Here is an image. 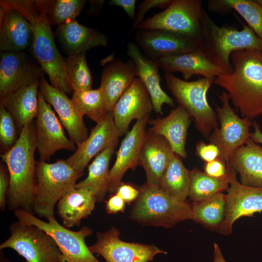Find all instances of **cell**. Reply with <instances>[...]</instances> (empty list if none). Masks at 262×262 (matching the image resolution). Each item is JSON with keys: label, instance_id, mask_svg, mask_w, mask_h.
Returning a JSON list of instances; mask_svg holds the SVG:
<instances>
[{"label": "cell", "instance_id": "19", "mask_svg": "<svg viewBox=\"0 0 262 262\" xmlns=\"http://www.w3.org/2000/svg\"><path fill=\"white\" fill-rule=\"evenodd\" d=\"M119 137L113 112H110L97 123L87 138L77 147L73 154L66 160L74 170L83 174L90 160L109 147L117 145Z\"/></svg>", "mask_w": 262, "mask_h": 262}, {"label": "cell", "instance_id": "46", "mask_svg": "<svg viewBox=\"0 0 262 262\" xmlns=\"http://www.w3.org/2000/svg\"><path fill=\"white\" fill-rule=\"evenodd\" d=\"M136 0H111L108 3L112 6H119L124 9L130 19L135 16Z\"/></svg>", "mask_w": 262, "mask_h": 262}, {"label": "cell", "instance_id": "12", "mask_svg": "<svg viewBox=\"0 0 262 262\" xmlns=\"http://www.w3.org/2000/svg\"><path fill=\"white\" fill-rule=\"evenodd\" d=\"M97 242L89 246L93 254L101 256L106 262H149L158 254H167L153 245L129 243L120 239V231L113 226L96 233Z\"/></svg>", "mask_w": 262, "mask_h": 262}, {"label": "cell", "instance_id": "1", "mask_svg": "<svg viewBox=\"0 0 262 262\" xmlns=\"http://www.w3.org/2000/svg\"><path fill=\"white\" fill-rule=\"evenodd\" d=\"M0 5L19 11L31 23L33 33L31 49L33 57L49 76L50 84L70 93L65 59L56 46L44 0H0Z\"/></svg>", "mask_w": 262, "mask_h": 262}, {"label": "cell", "instance_id": "34", "mask_svg": "<svg viewBox=\"0 0 262 262\" xmlns=\"http://www.w3.org/2000/svg\"><path fill=\"white\" fill-rule=\"evenodd\" d=\"M189 196L193 202L208 198L227 190L229 184V177L220 178L210 176L196 167L190 170Z\"/></svg>", "mask_w": 262, "mask_h": 262}, {"label": "cell", "instance_id": "36", "mask_svg": "<svg viewBox=\"0 0 262 262\" xmlns=\"http://www.w3.org/2000/svg\"><path fill=\"white\" fill-rule=\"evenodd\" d=\"M65 62L71 90L76 92L91 89L93 77L86 62L85 52L68 55Z\"/></svg>", "mask_w": 262, "mask_h": 262}, {"label": "cell", "instance_id": "42", "mask_svg": "<svg viewBox=\"0 0 262 262\" xmlns=\"http://www.w3.org/2000/svg\"><path fill=\"white\" fill-rule=\"evenodd\" d=\"M0 167V210L5 211L7 206V195L10 184L9 173L6 166Z\"/></svg>", "mask_w": 262, "mask_h": 262}, {"label": "cell", "instance_id": "26", "mask_svg": "<svg viewBox=\"0 0 262 262\" xmlns=\"http://www.w3.org/2000/svg\"><path fill=\"white\" fill-rule=\"evenodd\" d=\"M165 73L180 72L185 81L193 75H200L206 78H215L223 73L198 49L182 54L164 57L155 61Z\"/></svg>", "mask_w": 262, "mask_h": 262}, {"label": "cell", "instance_id": "47", "mask_svg": "<svg viewBox=\"0 0 262 262\" xmlns=\"http://www.w3.org/2000/svg\"><path fill=\"white\" fill-rule=\"evenodd\" d=\"M252 126L253 127L254 131L250 133V139L254 142L262 145V131L256 120L254 119L252 121Z\"/></svg>", "mask_w": 262, "mask_h": 262}, {"label": "cell", "instance_id": "6", "mask_svg": "<svg viewBox=\"0 0 262 262\" xmlns=\"http://www.w3.org/2000/svg\"><path fill=\"white\" fill-rule=\"evenodd\" d=\"M35 174L33 213L46 219L54 216L56 204L74 187L77 180L83 175L62 159L53 163L36 161Z\"/></svg>", "mask_w": 262, "mask_h": 262}, {"label": "cell", "instance_id": "32", "mask_svg": "<svg viewBox=\"0 0 262 262\" xmlns=\"http://www.w3.org/2000/svg\"><path fill=\"white\" fill-rule=\"evenodd\" d=\"M190 181V170L184 165L181 158L174 153L162 176L160 187L173 197L187 201Z\"/></svg>", "mask_w": 262, "mask_h": 262}, {"label": "cell", "instance_id": "18", "mask_svg": "<svg viewBox=\"0 0 262 262\" xmlns=\"http://www.w3.org/2000/svg\"><path fill=\"white\" fill-rule=\"evenodd\" d=\"M39 88L46 101L57 113L70 139L77 147L81 145L89 136L88 129L84 124L83 115L71 99L65 92L49 83L43 77L40 80Z\"/></svg>", "mask_w": 262, "mask_h": 262}, {"label": "cell", "instance_id": "22", "mask_svg": "<svg viewBox=\"0 0 262 262\" xmlns=\"http://www.w3.org/2000/svg\"><path fill=\"white\" fill-rule=\"evenodd\" d=\"M103 69L100 87L108 112L113 109L121 96L131 85L136 76L135 67L130 59L127 62L113 57Z\"/></svg>", "mask_w": 262, "mask_h": 262}, {"label": "cell", "instance_id": "7", "mask_svg": "<svg viewBox=\"0 0 262 262\" xmlns=\"http://www.w3.org/2000/svg\"><path fill=\"white\" fill-rule=\"evenodd\" d=\"M164 79L179 104L194 119L197 131L208 139L214 129L219 126L216 114L207 98V91L215 78L203 77L189 82L172 74L165 73Z\"/></svg>", "mask_w": 262, "mask_h": 262}, {"label": "cell", "instance_id": "15", "mask_svg": "<svg viewBox=\"0 0 262 262\" xmlns=\"http://www.w3.org/2000/svg\"><path fill=\"white\" fill-rule=\"evenodd\" d=\"M44 72L35 59L24 51L1 52L0 98L39 81Z\"/></svg>", "mask_w": 262, "mask_h": 262}, {"label": "cell", "instance_id": "9", "mask_svg": "<svg viewBox=\"0 0 262 262\" xmlns=\"http://www.w3.org/2000/svg\"><path fill=\"white\" fill-rule=\"evenodd\" d=\"M10 235L0 250L10 248L26 262H61V252L52 237L40 228L17 220L9 226Z\"/></svg>", "mask_w": 262, "mask_h": 262}, {"label": "cell", "instance_id": "20", "mask_svg": "<svg viewBox=\"0 0 262 262\" xmlns=\"http://www.w3.org/2000/svg\"><path fill=\"white\" fill-rule=\"evenodd\" d=\"M149 118L136 120L131 131L126 134L116 153L115 162L110 170L109 192L114 193L121 182L125 173L131 169L135 170L139 164V156L147 131Z\"/></svg>", "mask_w": 262, "mask_h": 262}, {"label": "cell", "instance_id": "48", "mask_svg": "<svg viewBox=\"0 0 262 262\" xmlns=\"http://www.w3.org/2000/svg\"><path fill=\"white\" fill-rule=\"evenodd\" d=\"M213 262H226L217 244L214 243Z\"/></svg>", "mask_w": 262, "mask_h": 262}, {"label": "cell", "instance_id": "41", "mask_svg": "<svg viewBox=\"0 0 262 262\" xmlns=\"http://www.w3.org/2000/svg\"><path fill=\"white\" fill-rule=\"evenodd\" d=\"M196 154L205 163L215 160L220 156V150L216 145L212 143L206 144L202 140L197 143Z\"/></svg>", "mask_w": 262, "mask_h": 262}, {"label": "cell", "instance_id": "2", "mask_svg": "<svg viewBox=\"0 0 262 262\" xmlns=\"http://www.w3.org/2000/svg\"><path fill=\"white\" fill-rule=\"evenodd\" d=\"M233 71L222 73L214 83L224 89L243 117L250 120L262 114V53L247 49L230 56Z\"/></svg>", "mask_w": 262, "mask_h": 262}, {"label": "cell", "instance_id": "21", "mask_svg": "<svg viewBox=\"0 0 262 262\" xmlns=\"http://www.w3.org/2000/svg\"><path fill=\"white\" fill-rule=\"evenodd\" d=\"M127 54L135 65L136 76L143 82L150 96L153 110L156 113L162 114L163 104L172 106L174 101L160 86L161 78L158 65L155 61L146 57L133 42L128 44Z\"/></svg>", "mask_w": 262, "mask_h": 262}, {"label": "cell", "instance_id": "11", "mask_svg": "<svg viewBox=\"0 0 262 262\" xmlns=\"http://www.w3.org/2000/svg\"><path fill=\"white\" fill-rule=\"evenodd\" d=\"M221 106L215 105L219 126L208 137L210 143L216 145L220 151L219 159L227 164L235 150L250 138V128L252 121L239 117L231 108L227 93L218 96Z\"/></svg>", "mask_w": 262, "mask_h": 262}, {"label": "cell", "instance_id": "3", "mask_svg": "<svg viewBox=\"0 0 262 262\" xmlns=\"http://www.w3.org/2000/svg\"><path fill=\"white\" fill-rule=\"evenodd\" d=\"M36 148L35 123L32 122L22 129L14 146L0 154L9 173L10 184L7 195L9 211L23 209L33 213Z\"/></svg>", "mask_w": 262, "mask_h": 262}, {"label": "cell", "instance_id": "35", "mask_svg": "<svg viewBox=\"0 0 262 262\" xmlns=\"http://www.w3.org/2000/svg\"><path fill=\"white\" fill-rule=\"evenodd\" d=\"M71 100L83 116L86 115L97 123L109 113L99 88L74 92Z\"/></svg>", "mask_w": 262, "mask_h": 262}, {"label": "cell", "instance_id": "4", "mask_svg": "<svg viewBox=\"0 0 262 262\" xmlns=\"http://www.w3.org/2000/svg\"><path fill=\"white\" fill-rule=\"evenodd\" d=\"M201 31L197 40V49L223 73L233 71L230 56L236 51L253 49L261 51L262 39L248 26L236 29L218 26L203 9Z\"/></svg>", "mask_w": 262, "mask_h": 262}, {"label": "cell", "instance_id": "13", "mask_svg": "<svg viewBox=\"0 0 262 262\" xmlns=\"http://www.w3.org/2000/svg\"><path fill=\"white\" fill-rule=\"evenodd\" d=\"M229 184L226 194L224 220L218 229L223 235L232 231L234 223L243 216H252L262 212V187H251L241 184L236 178V172L227 164Z\"/></svg>", "mask_w": 262, "mask_h": 262}, {"label": "cell", "instance_id": "10", "mask_svg": "<svg viewBox=\"0 0 262 262\" xmlns=\"http://www.w3.org/2000/svg\"><path fill=\"white\" fill-rule=\"evenodd\" d=\"M202 1L173 0L166 9L143 20L138 29L167 31L196 40L201 31Z\"/></svg>", "mask_w": 262, "mask_h": 262}, {"label": "cell", "instance_id": "43", "mask_svg": "<svg viewBox=\"0 0 262 262\" xmlns=\"http://www.w3.org/2000/svg\"><path fill=\"white\" fill-rule=\"evenodd\" d=\"M204 172L215 178L224 177L227 174V163L219 158L205 163L204 165Z\"/></svg>", "mask_w": 262, "mask_h": 262}, {"label": "cell", "instance_id": "17", "mask_svg": "<svg viewBox=\"0 0 262 262\" xmlns=\"http://www.w3.org/2000/svg\"><path fill=\"white\" fill-rule=\"evenodd\" d=\"M152 110V103L147 90L140 79L135 77L113 110L114 123L119 136L128 132L132 120L149 118Z\"/></svg>", "mask_w": 262, "mask_h": 262}, {"label": "cell", "instance_id": "45", "mask_svg": "<svg viewBox=\"0 0 262 262\" xmlns=\"http://www.w3.org/2000/svg\"><path fill=\"white\" fill-rule=\"evenodd\" d=\"M126 202L117 194L110 196L105 201V209L108 214H115L124 211Z\"/></svg>", "mask_w": 262, "mask_h": 262}, {"label": "cell", "instance_id": "25", "mask_svg": "<svg viewBox=\"0 0 262 262\" xmlns=\"http://www.w3.org/2000/svg\"><path fill=\"white\" fill-rule=\"evenodd\" d=\"M151 127L147 131L163 136L170 144L174 153L181 158H186L187 153L185 143L191 117L180 104L165 117L148 121Z\"/></svg>", "mask_w": 262, "mask_h": 262}, {"label": "cell", "instance_id": "49", "mask_svg": "<svg viewBox=\"0 0 262 262\" xmlns=\"http://www.w3.org/2000/svg\"><path fill=\"white\" fill-rule=\"evenodd\" d=\"M261 52H262V50H261Z\"/></svg>", "mask_w": 262, "mask_h": 262}, {"label": "cell", "instance_id": "38", "mask_svg": "<svg viewBox=\"0 0 262 262\" xmlns=\"http://www.w3.org/2000/svg\"><path fill=\"white\" fill-rule=\"evenodd\" d=\"M226 12L234 10L248 26L262 39V3L261 0H222Z\"/></svg>", "mask_w": 262, "mask_h": 262}, {"label": "cell", "instance_id": "16", "mask_svg": "<svg viewBox=\"0 0 262 262\" xmlns=\"http://www.w3.org/2000/svg\"><path fill=\"white\" fill-rule=\"evenodd\" d=\"M135 38L142 53L154 61L197 49V40L165 31L139 29Z\"/></svg>", "mask_w": 262, "mask_h": 262}, {"label": "cell", "instance_id": "40", "mask_svg": "<svg viewBox=\"0 0 262 262\" xmlns=\"http://www.w3.org/2000/svg\"><path fill=\"white\" fill-rule=\"evenodd\" d=\"M172 1V0H144L142 1L138 6V10L130 33L137 28L139 25L143 21L145 15L149 9L154 8H166Z\"/></svg>", "mask_w": 262, "mask_h": 262}, {"label": "cell", "instance_id": "37", "mask_svg": "<svg viewBox=\"0 0 262 262\" xmlns=\"http://www.w3.org/2000/svg\"><path fill=\"white\" fill-rule=\"evenodd\" d=\"M86 3L83 0H45V9L50 24L59 26L76 20Z\"/></svg>", "mask_w": 262, "mask_h": 262}, {"label": "cell", "instance_id": "31", "mask_svg": "<svg viewBox=\"0 0 262 262\" xmlns=\"http://www.w3.org/2000/svg\"><path fill=\"white\" fill-rule=\"evenodd\" d=\"M116 146V145H112L97 155L88 166L87 177L74 186L89 191L98 203L103 201L106 193L109 192V164Z\"/></svg>", "mask_w": 262, "mask_h": 262}, {"label": "cell", "instance_id": "8", "mask_svg": "<svg viewBox=\"0 0 262 262\" xmlns=\"http://www.w3.org/2000/svg\"><path fill=\"white\" fill-rule=\"evenodd\" d=\"M13 212L18 220L35 225L52 237L61 252V262H101L85 243V238L93 233L91 228L83 226L78 231H73L60 224L54 216L45 222L23 209Z\"/></svg>", "mask_w": 262, "mask_h": 262}, {"label": "cell", "instance_id": "39", "mask_svg": "<svg viewBox=\"0 0 262 262\" xmlns=\"http://www.w3.org/2000/svg\"><path fill=\"white\" fill-rule=\"evenodd\" d=\"M17 126L12 115L2 106L0 105V142L6 151L10 149L16 142Z\"/></svg>", "mask_w": 262, "mask_h": 262}, {"label": "cell", "instance_id": "27", "mask_svg": "<svg viewBox=\"0 0 262 262\" xmlns=\"http://www.w3.org/2000/svg\"><path fill=\"white\" fill-rule=\"evenodd\" d=\"M229 164L239 173L241 184L262 187V147L250 138L235 150Z\"/></svg>", "mask_w": 262, "mask_h": 262}, {"label": "cell", "instance_id": "33", "mask_svg": "<svg viewBox=\"0 0 262 262\" xmlns=\"http://www.w3.org/2000/svg\"><path fill=\"white\" fill-rule=\"evenodd\" d=\"M226 195L217 194L208 198L193 202L191 220L212 230H217L224 218Z\"/></svg>", "mask_w": 262, "mask_h": 262}, {"label": "cell", "instance_id": "30", "mask_svg": "<svg viewBox=\"0 0 262 262\" xmlns=\"http://www.w3.org/2000/svg\"><path fill=\"white\" fill-rule=\"evenodd\" d=\"M97 202L95 196L88 190L73 188L57 203L58 214L63 226L68 229L79 227L81 221L89 216Z\"/></svg>", "mask_w": 262, "mask_h": 262}, {"label": "cell", "instance_id": "44", "mask_svg": "<svg viewBox=\"0 0 262 262\" xmlns=\"http://www.w3.org/2000/svg\"><path fill=\"white\" fill-rule=\"evenodd\" d=\"M115 192L126 203L129 204L136 200L139 194V190L131 184L121 182L117 187Z\"/></svg>", "mask_w": 262, "mask_h": 262}, {"label": "cell", "instance_id": "29", "mask_svg": "<svg viewBox=\"0 0 262 262\" xmlns=\"http://www.w3.org/2000/svg\"><path fill=\"white\" fill-rule=\"evenodd\" d=\"M39 81L0 98V105L12 115L19 134L22 129L32 122L37 115Z\"/></svg>", "mask_w": 262, "mask_h": 262}, {"label": "cell", "instance_id": "23", "mask_svg": "<svg viewBox=\"0 0 262 262\" xmlns=\"http://www.w3.org/2000/svg\"><path fill=\"white\" fill-rule=\"evenodd\" d=\"M173 154L165 138L147 131L139 160V165L143 167L145 172L146 183L160 187L162 176Z\"/></svg>", "mask_w": 262, "mask_h": 262}, {"label": "cell", "instance_id": "28", "mask_svg": "<svg viewBox=\"0 0 262 262\" xmlns=\"http://www.w3.org/2000/svg\"><path fill=\"white\" fill-rule=\"evenodd\" d=\"M57 33L68 55L86 52L98 46L106 47L108 42L103 33L76 20L58 26Z\"/></svg>", "mask_w": 262, "mask_h": 262}, {"label": "cell", "instance_id": "24", "mask_svg": "<svg viewBox=\"0 0 262 262\" xmlns=\"http://www.w3.org/2000/svg\"><path fill=\"white\" fill-rule=\"evenodd\" d=\"M0 49L21 52L32 45L33 30L30 22L17 10L0 5Z\"/></svg>", "mask_w": 262, "mask_h": 262}, {"label": "cell", "instance_id": "5", "mask_svg": "<svg viewBox=\"0 0 262 262\" xmlns=\"http://www.w3.org/2000/svg\"><path fill=\"white\" fill-rule=\"evenodd\" d=\"M139 194L130 212L129 218L143 226L170 228L191 219V205L178 199L160 187L145 183L139 187Z\"/></svg>", "mask_w": 262, "mask_h": 262}, {"label": "cell", "instance_id": "14", "mask_svg": "<svg viewBox=\"0 0 262 262\" xmlns=\"http://www.w3.org/2000/svg\"><path fill=\"white\" fill-rule=\"evenodd\" d=\"M38 110L35 118L36 146L40 161L46 162L58 150H76V145L68 138L62 124L39 90Z\"/></svg>", "mask_w": 262, "mask_h": 262}]
</instances>
